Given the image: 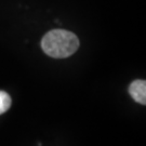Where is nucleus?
<instances>
[{"instance_id":"f257e3e1","label":"nucleus","mask_w":146,"mask_h":146,"mask_svg":"<svg viewBox=\"0 0 146 146\" xmlns=\"http://www.w3.org/2000/svg\"><path fill=\"white\" fill-rule=\"evenodd\" d=\"M41 48L43 52L51 58H65L77 51L79 48V39L72 31L53 29L43 36Z\"/></svg>"},{"instance_id":"7ed1b4c3","label":"nucleus","mask_w":146,"mask_h":146,"mask_svg":"<svg viewBox=\"0 0 146 146\" xmlns=\"http://www.w3.org/2000/svg\"><path fill=\"white\" fill-rule=\"evenodd\" d=\"M11 106V98L10 95L3 92V91H0V115L5 113L7 110L10 108Z\"/></svg>"},{"instance_id":"f03ea898","label":"nucleus","mask_w":146,"mask_h":146,"mask_svg":"<svg viewBox=\"0 0 146 146\" xmlns=\"http://www.w3.org/2000/svg\"><path fill=\"white\" fill-rule=\"evenodd\" d=\"M129 93L137 103L146 104V82L145 80H135L129 87Z\"/></svg>"}]
</instances>
